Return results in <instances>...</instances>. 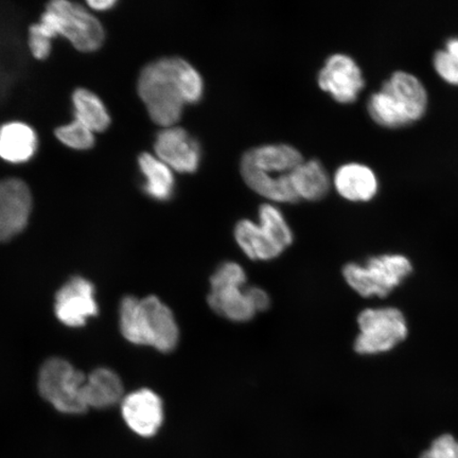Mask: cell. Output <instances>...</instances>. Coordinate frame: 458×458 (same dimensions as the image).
<instances>
[{
    "instance_id": "1",
    "label": "cell",
    "mask_w": 458,
    "mask_h": 458,
    "mask_svg": "<svg viewBox=\"0 0 458 458\" xmlns=\"http://www.w3.org/2000/svg\"><path fill=\"white\" fill-rule=\"evenodd\" d=\"M139 93L154 123L171 128L182 117L185 105L202 99V76L181 57H165L143 68Z\"/></svg>"
},
{
    "instance_id": "2",
    "label": "cell",
    "mask_w": 458,
    "mask_h": 458,
    "mask_svg": "<svg viewBox=\"0 0 458 458\" xmlns=\"http://www.w3.org/2000/svg\"><path fill=\"white\" fill-rule=\"evenodd\" d=\"M303 162L297 148L289 145H266L244 153L240 171L251 191L278 203H296L300 199L291 174Z\"/></svg>"
},
{
    "instance_id": "3",
    "label": "cell",
    "mask_w": 458,
    "mask_h": 458,
    "mask_svg": "<svg viewBox=\"0 0 458 458\" xmlns=\"http://www.w3.org/2000/svg\"><path fill=\"white\" fill-rule=\"evenodd\" d=\"M426 85L414 73L397 71L371 94L368 112L381 128L398 130L411 127L425 118L428 108Z\"/></svg>"
},
{
    "instance_id": "4",
    "label": "cell",
    "mask_w": 458,
    "mask_h": 458,
    "mask_svg": "<svg viewBox=\"0 0 458 458\" xmlns=\"http://www.w3.org/2000/svg\"><path fill=\"white\" fill-rule=\"evenodd\" d=\"M120 329L129 342L162 352L174 351L180 340L174 312L156 296L125 297L120 305Z\"/></svg>"
},
{
    "instance_id": "5",
    "label": "cell",
    "mask_w": 458,
    "mask_h": 458,
    "mask_svg": "<svg viewBox=\"0 0 458 458\" xmlns=\"http://www.w3.org/2000/svg\"><path fill=\"white\" fill-rule=\"evenodd\" d=\"M342 273L349 288L364 299H386L413 275L414 263L404 254L386 253L347 263Z\"/></svg>"
},
{
    "instance_id": "6",
    "label": "cell",
    "mask_w": 458,
    "mask_h": 458,
    "mask_svg": "<svg viewBox=\"0 0 458 458\" xmlns=\"http://www.w3.org/2000/svg\"><path fill=\"white\" fill-rule=\"evenodd\" d=\"M258 216V223L248 219L237 223L233 231L234 240L250 260L276 259L293 243V232L276 206L262 204Z\"/></svg>"
},
{
    "instance_id": "7",
    "label": "cell",
    "mask_w": 458,
    "mask_h": 458,
    "mask_svg": "<svg viewBox=\"0 0 458 458\" xmlns=\"http://www.w3.org/2000/svg\"><path fill=\"white\" fill-rule=\"evenodd\" d=\"M208 305L219 317L233 323H248L258 314L251 286L242 265L222 262L211 275Z\"/></svg>"
},
{
    "instance_id": "8",
    "label": "cell",
    "mask_w": 458,
    "mask_h": 458,
    "mask_svg": "<svg viewBox=\"0 0 458 458\" xmlns=\"http://www.w3.org/2000/svg\"><path fill=\"white\" fill-rule=\"evenodd\" d=\"M359 334L353 349L360 356L374 357L391 352L408 339L409 320L394 306L366 308L358 315Z\"/></svg>"
},
{
    "instance_id": "9",
    "label": "cell",
    "mask_w": 458,
    "mask_h": 458,
    "mask_svg": "<svg viewBox=\"0 0 458 458\" xmlns=\"http://www.w3.org/2000/svg\"><path fill=\"white\" fill-rule=\"evenodd\" d=\"M38 26L53 39L64 37L74 48L89 53L100 48L105 41V30L100 21L81 4L56 0L50 3Z\"/></svg>"
},
{
    "instance_id": "10",
    "label": "cell",
    "mask_w": 458,
    "mask_h": 458,
    "mask_svg": "<svg viewBox=\"0 0 458 458\" xmlns=\"http://www.w3.org/2000/svg\"><path fill=\"white\" fill-rule=\"evenodd\" d=\"M86 377L67 360L50 359L39 371V393L62 413L82 414L89 410L83 397Z\"/></svg>"
},
{
    "instance_id": "11",
    "label": "cell",
    "mask_w": 458,
    "mask_h": 458,
    "mask_svg": "<svg viewBox=\"0 0 458 458\" xmlns=\"http://www.w3.org/2000/svg\"><path fill=\"white\" fill-rule=\"evenodd\" d=\"M319 88L336 102L349 105L365 88L363 72L352 56L336 54L328 57L318 78Z\"/></svg>"
},
{
    "instance_id": "12",
    "label": "cell",
    "mask_w": 458,
    "mask_h": 458,
    "mask_svg": "<svg viewBox=\"0 0 458 458\" xmlns=\"http://www.w3.org/2000/svg\"><path fill=\"white\" fill-rule=\"evenodd\" d=\"M154 148L157 157L172 170L181 174H193L199 168V143L182 128H165L159 131Z\"/></svg>"
},
{
    "instance_id": "13",
    "label": "cell",
    "mask_w": 458,
    "mask_h": 458,
    "mask_svg": "<svg viewBox=\"0 0 458 458\" xmlns=\"http://www.w3.org/2000/svg\"><path fill=\"white\" fill-rule=\"evenodd\" d=\"M55 310L63 324L70 327L83 326L98 312L94 285L81 277L71 279L57 292Z\"/></svg>"
},
{
    "instance_id": "14",
    "label": "cell",
    "mask_w": 458,
    "mask_h": 458,
    "mask_svg": "<svg viewBox=\"0 0 458 458\" xmlns=\"http://www.w3.org/2000/svg\"><path fill=\"white\" fill-rule=\"evenodd\" d=\"M123 416L135 434L152 437L163 425V401L150 389H140L123 399Z\"/></svg>"
},
{
    "instance_id": "15",
    "label": "cell",
    "mask_w": 458,
    "mask_h": 458,
    "mask_svg": "<svg viewBox=\"0 0 458 458\" xmlns=\"http://www.w3.org/2000/svg\"><path fill=\"white\" fill-rule=\"evenodd\" d=\"M336 191L351 202H369L379 191L375 171L366 165L351 163L342 165L335 175Z\"/></svg>"
},
{
    "instance_id": "16",
    "label": "cell",
    "mask_w": 458,
    "mask_h": 458,
    "mask_svg": "<svg viewBox=\"0 0 458 458\" xmlns=\"http://www.w3.org/2000/svg\"><path fill=\"white\" fill-rule=\"evenodd\" d=\"M36 131L22 123H10L0 127V157L5 162H28L37 151Z\"/></svg>"
},
{
    "instance_id": "17",
    "label": "cell",
    "mask_w": 458,
    "mask_h": 458,
    "mask_svg": "<svg viewBox=\"0 0 458 458\" xmlns=\"http://www.w3.org/2000/svg\"><path fill=\"white\" fill-rule=\"evenodd\" d=\"M123 396V382L111 369H98L86 377L83 397L89 409L110 408L117 404Z\"/></svg>"
},
{
    "instance_id": "18",
    "label": "cell",
    "mask_w": 458,
    "mask_h": 458,
    "mask_svg": "<svg viewBox=\"0 0 458 458\" xmlns=\"http://www.w3.org/2000/svg\"><path fill=\"white\" fill-rule=\"evenodd\" d=\"M291 182L299 199L319 200L330 191V179L324 165L317 159L302 162L291 174Z\"/></svg>"
},
{
    "instance_id": "19",
    "label": "cell",
    "mask_w": 458,
    "mask_h": 458,
    "mask_svg": "<svg viewBox=\"0 0 458 458\" xmlns=\"http://www.w3.org/2000/svg\"><path fill=\"white\" fill-rule=\"evenodd\" d=\"M139 163L147 180L145 191L148 196L157 200H168L174 196V176L167 164L148 153H142Z\"/></svg>"
},
{
    "instance_id": "20",
    "label": "cell",
    "mask_w": 458,
    "mask_h": 458,
    "mask_svg": "<svg viewBox=\"0 0 458 458\" xmlns=\"http://www.w3.org/2000/svg\"><path fill=\"white\" fill-rule=\"evenodd\" d=\"M76 120L95 131H103L110 125L111 118L99 97L91 91L80 89L72 96Z\"/></svg>"
},
{
    "instance_id": "21",
    "label": "cell",
    "mask_w": 458,
    "mask_h": 458,
    "mask_svg": "<svg viewBox=\"0 0 458 458\" xmlns=\"http://www.w3.org/2000/svg\"><path fill=\"white\" fill-rule=\"evenodd\" d=\"M22 206L19 197L3 181L0 182V242L19 234L22 225Z\"/></svg>"
},
{
    "instance_id": "22",
    "label": "cell",
    "mask_w": 458,
    "mask_h": 458,
    "mask_svg": "<svg viewBox=\"0 0 458 458\" xmlns=\"http://www.w3.org/2000/svg\"><path fill=\"white\" fill-rule=\"evenodd\" d=\"M435 73L446 84L458 86V38L446 39L444 48L435 51L432 57Z\"/></svg>"
},
{
    "instance_id": "23",
    "label": "cell",
    "mask_w": 458,
    "mask_h": 458,
    "mask_svg": "<svg viewBox=\"0 0 458 458\" xmlns=\"http://www.w3.org/2000/svg\"><path fill=\"white\" fill-rule=\"evenodd\" d=\"M55 136L62 143L74 150H88L95 143L94 131L78 120L57 129Z\"/></svg>"
},
{
    "instance_id": "24",
    "label": "cell",
    "mask_w": 458,
    "mask_h": 458,
    "mask_svg": "<svg viewBox=\"0 0 458 458\" xmlns=\"http://www.w3.org/2000/svg\"><path fill=\"white\" fill-rule=\"evenodd\" d=\"M420 458H458V440L449 433L439 435Z\"/></svg>"
},
{
    "instance_id": "25",
    "label": "cell",
    "mask_w": 458,
    "mask_h": 458,
    "mask_svg": "<svg viewBox=\"0 0 458 458\" xmlns=\"http://www.w3.org/2000/svg\"><path fill=\"white\" fill-rule=\"evenodd\" d=\"M51 41L53 39L46 36L38 24L31 26L30 34H29V47L38 60H45L46 57H48L51 51Z\"/></svg>"
},
{
    "instance_id": "26",
    "label": "cell",
    "mask_w": 458,
    "mask_h": 458,
    "mask_svg": "<svg viewBox=\"0 0 458 458\" xmlns=\"http://www.w3.org/2000/svg\"><path fill=\"white\" fill-rule=\"evenodd\" d=\"M88 4L91 9L106 11L114 7V5L116 4V2H114V0H90Z\"/></svg>"
}]
</instances>
